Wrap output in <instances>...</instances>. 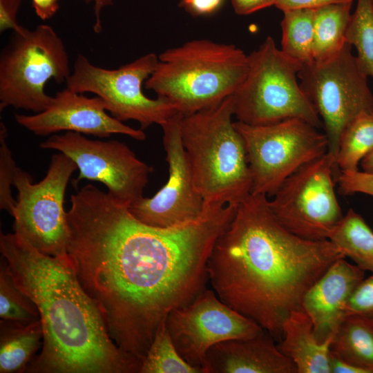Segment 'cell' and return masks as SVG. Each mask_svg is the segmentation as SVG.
<instances>
[{
  "label": "cell",
  "instance_id": "7402d4cb",
  "mask_svg": "<svg viewBox=\"0 0 373 373\" xmlns=\"http://www.w3.org/2000/svg\"><path fill=\"white\" fill-rule=\"evenodd\" d=\"M352 3H335L314 9V60L323 61L339 52L347 43Z\"/></svg>",
  "mask_w": 373,
  "mask_h": 373
},
{
  "label": "cell",
  "instance_id": "5bb4252c",
  "mask_svg": "<svg viewBox=\"0 0 373 373\" xmlns=\"http://www.w3.org/2000/svg\"><path fill=\"white\" fill-rule=\"evenodd\" d=\"M166 325L180 355L201 373L212 346L229 339L250 338L263 329L207 288L189 303L172 310Z\"/></svg>",
  "mask_w": 373,
  "mask_h": 373
},
{
  "label": "cell",
  "instance_id": "8fae6325",
  "mask_svg": "<svg viewBox=\"0 0 373 373\" xmlns=\"http://www.w3.org/2000/svg\"><path fill=\"white\" fill-rule=\"evenodd\" d=\"M77 166L67 155L54 154L45 177L32 183V176L17 167L13 185L18 195L12 213L14 232L39 252L50 256L67 253L68 225L64 195Z\"/></svg>",
  "mask_w": 373,
  "mask_h": 373
},
{
  "label": "cell",
  "instance_id": "cb8c5ba5",
  "mask_svg": "<svg viewBox=\"0 0 373 373\" xmlns=\"http://www.w3.org/2000/svg\"><path fill=\"white\" fill-rule=\"evenodd\" d=\"M281 21L282 49L303 65L314 61V9L285 10Z\"/></svg>",
  "mask_w": 373,
  "mask_h": 373
},
{
  "label": "cell",
  "instance_id": "8992f818",
  "mask_svg": "<svg viewBox=\"0 0 373 373\" xmlns=\"http://www.w3.org/2000/svg\"><path fill=\"white\" fill-rule=\"evenodd\" d=\"M248 59L247 75L233 95L237 121L260 126L298 118L318 128L323 127L297 82L300 62L278 48L271 37L251 52Z\"/></svg>",
  "mask_w": 373,
  "mask_h": 373
},
{
  "label": "cell",
  "instance_id": "d4e9b609",
  "mask_svg": "<svg viewBox=\"0 0 373 373\" xmlns=\"http://www.w3.org/2000/svg\"><path fill=\"white\" fill-rule=\"evenodd\" d=\"M373 151V113L363 111L344 129L336 164L341 171L358 170L359 162Z\"/></svg>",
  "mask_w": 373,
  "mask_h": 373
},
{
  "label": "cell",
  "instance_id": "4316f807",
  "mask_svg": "<svg viewBox=\"0 0 373 373\" xmlns=\"http://www.w3.org/2000/svg\"><path fill=\"white\" fill-rule=\"evenodd\" d=\"M140 373H201L178 353L166 328V321L157 329L142 362Z\"/></svg>",
  "mask_w": 373,
  "mask_h": 373
},
{
  "label": "cell",
  "instance_id": "f1b7e54d",
  "mask_svg": "<svg viewBox=\"0 0 373 373\" xmlns=\"http://www.w3.org/2000/svg\"><path fill=\"white\" fill-rule=\"evenodd\" d=\"M0 128V208L12 215L16 200L12 195L11 186L17 166L6 144L7 128L2 122Z\"/></svg>",
  "mask_w": 373,
  "mask_h": 373
},
{
  "label": "cell",
  "instance_id": "ac0fdd59",
  "mask_svg": "<svg viewBox=\"0 0 373 373\" xmlns=\"http://www.w3.org/2000/svg\"><path fill=\"white\" fill-rule=\"evenodd\" d=\"M262 329L254 336L229 339L212 346L207 352L204 373H298L291 359Z\"/></svg>",
  "mask_w": 373,
  "mask_h": 373
},
{
  "label": "cell",
  "instance_id": "74e56055",
  "mask_svg": "<svg viewBox=\"0 0 373 373\" xmlns=\"http://www.w3.org/2000/svg\"><path fill=\"white\" fill-rule=\"evenodd\" d=\"M86 3H94V12L95 17V21L94 24V31L97 33L100 32L102 30L100 13L102 10L108 6L113 3V0H83Z\"/></svg>",
  "mask_w": 373,
  "mask_h": 373
},
{
  "label": "cell",
  "instance_id": "ba28073f",
  "mask_svg": "<svg viewBox=\"0 0 373 373\" xmlns=\"http://www.w3.org/2000/svg\"><path fill=\"white\" fill-rule=\"evenodd\" d=\"M234 125L244 140L253 194L272 197L292 173L328 152L325 133L301 119L260 126L237 121Z\"/></svg>",
  "mask_w": 373,
  "mask_h": 373
},
{
  "label": "cell",
  "instance_id": "e575fe53",
  "mask_svg": "<svg viewBox=\"0 0 373 373\" xmlns=\"http://www.w3.org/2000/svg\"><path fill=\"white\" fill-rule=\"evenodd\" d=\"M278 0H231L238 15H246L276 4Z\"/></svg>",
  "mask_w": 373,
  "mask_h": 373
},
{
  "label": "cell",
  "instance_id": "30bf717a",
  "mask_svg": "<svg viewBox=\"0 0 373 373\" xmlns=\"http://www.w3.org/2000/svg\"><path fill=\"white\" fill-rule=\"evenodd\" d=\"M158 62L153 52L146 54L116 69L93 65L79 54L66 88L78 93H92L104 102L106 110L117 119L137 121L142 129L153 124L161 126L178 113L166 99L149 98L142 90Z\"/></svg>",
  "mask_w": 373,
  "mask_h": 373
},
{
  "label": "cell",
  "instance_id": "ffe728a7",
  "mask_svg": "<svg viewBox=\"0 0 373 373\" xmlns=\"http://www.w3.org/2000/svg\"><path fill=\"white\" fill-rule=\"evenodd\" d=\"M0 337V372H23L42 346L41 323L1 320Z\"/></svg>",
  "mask_w": 373,
  "mask_h": 373
},
{
  "label": "cell",
  "instance_id": "7a4b0ae2",
  "mask_svg": "<svg viewBox=\"0 0 373 373\" xmlns=\"http://www.w3.org/2000/svg\"><path fill=\"white\" fill-rule=\"evenodd\" d=\"M343 258L329 240H308L288 231L273 214L267 196L251 193L214 245L209 281L223 303L279 342L285 319L302 309L307 291Z\"/></svg>",
  "mask_w": 373,
  "mask_h": 373
},
{
  "label": "cell",
  "instance_id": "f546056e",
  "mask_svg": "<svg viewBox=\"0 0 373 373\" xmlns=\"http://www.w3.org/2000/svg\"><path fill=\"white\" fill-rule=\"evenodd\" d=\"M345 316L359 315L373 318V274L356 287L345 305Z\"/></svg>",
  "mask_w": 373,
  "mask_h": 373
},
{
  "label": "cell",
  "instance_id": "52a82bcc",
  "mask_svg": "<svg viewBox=\"0 0 373 373\" xmlns=\"http://www.w3.org/2000/svg\"><path fill=\"white\" fill-rule=\"evenodd\" d=\"M71 73L64 41L51 26L12 32L0 54V110L8 106L35 113L46 110L53 99L46 84L50 79L66 82Z\"/></svg>",
  "mask_w": 373,
  "mask_h": 373
},
{
  "label": "cell",
  "instance_id": "d590c367",
  "mask_svg": "<svg viewBox=\"0 0 373 373\" xmlns=\"http://www.w3.org/2000/svg\"><path fill=\"white\" fill-rule=\"evenodd\" d=\"M329 363L330 373H368L360 367L356 366L341 358L329 350Z\"/></svg>",
  "mask_w": 373,
  "mask_h": 373
},
{
  "label": "cell",
  "instance_id": "e0dca14e",
  "mask_svg": "<svg viewBox=\"0 0 373 373\" xmlns=\"http://www.w3.org/2000/svg\"><path fill=\"white\" fill-rule=\"evenodd\" d=\"M365 278V271L340 258L331 265L303 296L301 307L309 316L319 343L332 339L345 317V305Z\"/></svg>",
  "mask_w": 373,
  "mask_h": 373
},
{
  "label": "cell",
  "instance_id": "5b68a950",
  "mask_svg": "<svg viewBox=\"0 0 373 373\" xmlns=\"http://www.w3.org/2000/svg\"><path fill=\"white\" fill-rule=\"evenodd\" d=\"M248 70V55L236 46L193 39L160 54L144 86L186 115L233 95Z\"/></svg>",
  "mask_w": 373,
  "mask_h": 373
},
{
  "label": "cell",
  "instance_id": "3957f363",
  "mask_svg": "<svg viewBox=\"0 0 373 373\" xmlns=\"http://www.w3.org/2000/svg\"><path fill=\"white\" fill-rule=\"evenodd\" d=\"M0 251L16 286L35 304L43 328L41 351L27 372H140L142 362L111 339L68 254L45 255L15 232L1 233Z\"/></svg>",
  "mask_w": 373,
  "mask_h": 373
},
{
  "label": "cell",
  "instance_id": "4dcf8cb0",
  "mask_svg": "<svg viewBox=\"0 0 373 373\" xmlns=\"http://www.w3.org/2000/svg\"><path fill=\"white\" fill-rule=\"evenodd\" d=\"M336 184L342 195H352L362 193L373 196V174L365 171H341Z\"/></svg>",
  "mask_w": 373,
  "mask_h": 373
},
{
  "label": "cell",
  "instance_id": "1f68e13d",
  "mask_svg": "<svg viewBox=\"0 0 373 373\" xmlns=\"http://www.w3.org/2000/svg\"><path fill=\"white\" fill-rule=\"evenodd\" d=\"M21 0H0V32L7 30L22 32L25 28L17 22V15Z\"/></svg>",
  "mask_w": 373,
  "mask_h": 373
},
{
  "label": "cell",
  "instance_id": "2e32d148",
  "mask_svg": "<svg viewBox=\"0 0 373 373\" xmlns=\"http://www.w3.org/2000/svg\"><path fill=\"white\" fill-rule=\"evenodd\" d=\"M106 111L100 97H88L66 88L56 93L46 110L30 115L15 114V118L19 125L40 136L72 131L100 138L122 134L139 141L146 139L142 129L130 127Z\"/></svg>",
  "mask_w": 373,
  "mask_h": 373
},
{
  "label": "cell",
  "instance_id": "836d02e7",
  "mask_svg": "<svg viewBox=\"0 0 373 373\" xmlns=\"http://www.w3.org/2000/svg\"><path fill=\"white\" fill-rule=\"evenodd\" d=\"M222 0H182L181 6L195 16L209 15L215 12Z\"/></svg>",
  "mask_w": 373,
  "mask_h": 373
},
{
  "label": "cell",
  "instance_id": "4fadbf2b",
  "mask_svg": "<svg viewBox=\"0 0 373 373\" xmlns=\"http://www.w3.org/2000/svg\"><path fill=\"white\" fill-rule=\"evenodd\" d=\"M40 147L56 150L74 161L79 169L78 176L73 180L74 186L83 179L99 182L111 195L128 207L144 197L153 171L126 144L117 140H90L67 131L52 135Z\"/></svg>",
  "mask_w": 373,
  "mask_h": 373
},
{
  "label": "cell",
  "instance_id": "f35d334b",
  "mask_svg": "<svg viewBox=\"0 0 373 373\" xmlns=\"http://www.w3.org/2000/svg\"><path fill=\"white\" fill-rule=\"evenodd\" d=\"M361 165L363 171L373 174V151L361 160Z\"/></svg>",
  "mask_w": 373,
  "mask_h": 373
},
{
  "label": "cell",
  "instance_id": "83f0119b",
  "mask_svg": "<svg viewBox=\"0 0 373 373\" xmlns=\"http://www.w3.org/2000/svg\"><path fill=\"white\" fill-rule=\"evenodd\" d=\"M0 317L24 323L40 320L35 304L16 286L3 259L0 267Z\"/></svg>",
  "mask_w": 373,
  "mask_h": 373
},
{
  "label": "cell",
  "instance_id": "9a60e30c",
  "mask_svg": "<svg viewBox=\"0 0 373 373\" xmlns=\"http://www.w3.org/2000/svg\"><path fill=\"white\" fill-rule=\"evenodd\" d=\"M182 116L178 113L160 126L169 166L167 182L153 196L143 197L128 207L136 219L151 227H169L193 220L204 209L182 144Z\"/></svg>",
  "mask_w": 373,
  "mask_h": 373
},
{
  "label": "cell",
  "instance_id": "277c9868",
  "mask_svg": "<svg viewBox=\"0 0 373 373\" xmlns=\"http://www.w3.org/2000/svg\"><path fill=\"white\" fill-rule=\"evenodd\" d=\"M233 98L182 115L180 132L196 190L204 207L238 205L251 193L244 140L236 129Z\"/></svg>",
  "mask_w": 373,
  "mask_h": 373
},
{
  "label": "cell",
  "instance_id": "484cf974",
  "mask_svg": "<svg viewBox=\"0 0 373 373\" xmlns=\"http://www.w3.org/2000/svg\"><path fill=\"white\" fill-rule=\"evenodd\" d=\"M346 40L356 50V59L361 73L373 79V0H357Z\"/></svg>",
  "mask_w": 373,
  "mask_h": 373
},
{
  "label": "cell",
  "instance_id": "44dd1931",
  "mask_svg": "<svg viewBox=\"0 0 373 373\" xmlns=\"http://www.w3.org/2000/svg\"><path fill=\"white\" fill-rule=\"evenodd\" d=\"M329 350L344 361L373 373V318L346 316L332 339Z\"/></svg>",
  "mask_w": 373,
  "mask_h": 373
},
{
  "label": "cell",
  "instance_id": "d6a6232c",
  "mask_svg": "<svg viewBox=\"0 0 373 373\" xmlns=\"http://www.w3.org/2000/svg\"><path fill=\"white\" fill-rule=\"evenodd\" d=\"M354 0H278L275 6L282 11L295 9H316L335 3H349Z\"/></svg>",
  "mask_w": 373,
  "mask_h": 373
},
{
  "label": "cell",
  "instance_id": "603a6c76",
  "mask_svg": "<svg viewBox=\"0 0 373 373\" xmlns=\"http://www.w3.org/2000/svg\"><path fill=\"white\" fill-rule=\"evenodd\" d=\"M329 240L361 269L373 272V231L354 210L343 216Z\"/></svg>",
  "mask_w": 373,
  "mask_h": 373
},
{
  "label": "cell",
  "instance_id": "6da1fadb",
  "mask_svg": "<svg viewBox=\"0 0 373 373\" xmlns=\"http://www.w3.org/2000/svg\"><path fill=\"white\" fill-rule=\"evenodd\" d=\"M237 206H205L195 219L155 227L91 184L70 196L67 253L108 333L142 362L169 314L207 288V263Z\"/></svg>",
  "mask_w": 373,
  "mask_h": 373
},
{
  "label": "cell",
  "instance_id": "8d00e7d4",
  "mask_svg": "<svg viewBox=\"0 0 373 373\" xmlns=\"http://www.w3.org/2000/svg\"><path fill=\"white\" fill-rule=\"evenodd\" d=\"M36 15L42 20L50 19L59 8V0H32Z\"/></svg>",
  "mask_w": 373,
  "mask_h": 373
},
{
  "label": "cell",
  "instance_id": "7c38bea8",
  "mask_svg": "<svg viewBox=\"0 0 373 373\" xmlns=\"http://www.w3.org/2000/svg\"><path fill=\"white\" fill-rule=\"evenodd\" d=\"M340 173L328 152L298 169L269 200L277 220L301 238L329 240L343 218L335 191Z\"/></svg>",
  "mask_w": 373,
  "mask_h": 373
},
{
  "label": "cell",
  "instance_id": "9c48e42d",
  "mask_svg": "<svg viewBox=\"0 0 373 373\" xmlns=\"http://www.w3.org/2000/svg\"><path fill=\"white\" fill-rule=\"evenodd\" d=\"M352 48L347 41L336 55L303 64L298 73L301 89L323 122L328 153L335 161L345 127L361 113H373V94Z\"/></svg>",
  "mask_w": 373,
  "mask_h": 373
},
{
  "label": "cell",
  "instance_id": "d6986e66",
  "mask_svg": "<svg viewBox=\"0 0 373 373\" xmlns=\"http://www.w3.org/2000/svg\"><path fill=\"white\" fill-rule=\"evenodd\" d=\"M331 340L319 343L308 314L303 309L290 313L283 325V338L278 347L295 363L298 373H330Z\"/></svg>",
  "mask_w": 373,
  "mask_h": 373
}]
</instances>
